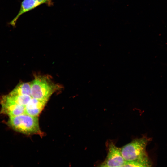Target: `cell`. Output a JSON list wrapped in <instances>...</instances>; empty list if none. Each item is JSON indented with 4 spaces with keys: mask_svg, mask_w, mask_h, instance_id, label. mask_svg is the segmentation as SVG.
<instances>
[{
    "mask_svg": "<svg viewBox=\"0 0 167 167\" xmlns=\"http://www.w3.org/2000/svg\"><path fill=\"white\" fill-rule=\"evenodd\" d=\"M149 139L145 137L133 140L120 148L122 156L126 161H138L146 165L151 166L152 164L146 149Z\"/></svg>",
    "mask_w": 167,
    "mask_h": 167,
    "instance_id": "obj_1",
    "label": "cell"
},
{
    "mask_svg": "<svg viewBox=\"0 0 167 167\" xmlns=\"http://www.w3.org/2000/svg\"><path fill=\"white\" fill-rule=\"evenodd\" d=\"M8 125L18 132L28 135L41 134L38 116L26 113L9 117Z\"/></svg>",
    "mask_w": 167,
    "mask_h": 167,
    "instance_id": "obj_2",
    "label": "cell"
},
{
    "mask_svg": "<svg viewBox=\"0 0 167 167\" xmlns=\"http://www.w3.org/2000/svg\"><path fill=\"white\" fill-rule=\"evenodd\" d=\"M60 88L48 76L36 75L31 82V96L33 98L48 101Z\"/></svg>",
    "mask_w": 167,
    "mask_h": 167,
    "instance_id": "obj_3",
    "label": "cell"
},
{
    "mask_svg": "<svg viewBox=\"0 0 167 167\" xmlns=\"http://www.w3.org/2000/svg\"><path fill=\"white\" fill-rule=\"evenodd\" d=\"M107 154L105 160L100 165L101 167H123L126 161L121 154L120 148L112 142L107 143Z\"/></svg>",
    "mask_w": 167,
    "mask_h": 167,
    "instance_id": "obj_4",
    "label": "cell"
},
{
    "mask_svg": "<svg viewBox=\"0 0 167 167\" xmlns=\"http://www.w3.org/2000/svg\"><path fill=\"white\" fill-rule=\"evenodd\" d=\"M43 4H46L49 6L53 5L52 0H23L21 2L19 11L11 22L10 24L14 26H15L17 19L21 15Z\"/></svg>",
    "mask_w": 167,
    "mask_h": 167,
    "instance_id": "obj_5",
    "label": "cell"
},
{
    "mask_svg": "<svg viewBox=\"0 0 167 167\" xmlns=\"http://www.w3.org/2000/svg\"><path fill=\"white\" fill-rule=\"evenodd\" d=\"M1 113L10 117L15 116L25 113V106L10 102L3 97L1 100Z\"/></svg>",
    "mask_w": 167,
    "mask_h": 167,
    "instance_id": "obj_6",
    "label": "cell"
},
{
    "mask_svg": "<svg viewBox=\"0 0 167 167\" xmlns=\"http://www.w3.org/2000/svg\"><path fill=\"white\" fill-rule=\"evenodd\" d=\"M48 101L32 98L25 106V113L38 116Z\"/></svg>",
    "mask_w": 167,
    "mask_h": 167,
    "instance_id": "obj_7",
    "label": "cell"
},
{
    "mask_svg": "<svg viewBox=\"0 0 167 167\" xmlns=\"http://www.w3.org/2000/svg\"><path fill=\"white\" fill-rule=\"evenodd\" d=\"M31 82L19 84L11 92L18 95L31 96Z\"/></svg>",
    "mask_w": 167,
    "mask_h": 167,
    "instance_id": "obj_8",
    "label": "cell"
},
{
    "mask_svg": "<svg viewBox=\"0 0 167 167\" xmlns=\"http://www.w3.org/2000/svg\"><path fill=\"white\" fill-rule=\"evenodd\" d=\"M146 167L145 165L136 161H126L123 167Z\"/></svg>",
    "mask_w": 167,
    "mask_h": 167,
    "instance_id": "obj_9",
    "label": "cell"
}]
</instances>
